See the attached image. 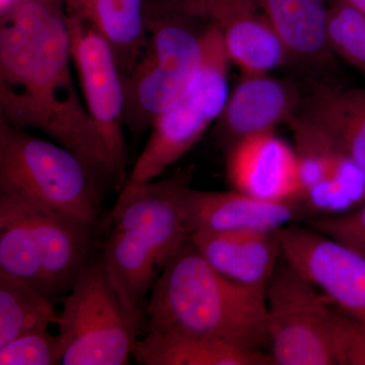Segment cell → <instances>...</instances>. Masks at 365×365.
<instances>
[{
  "label": "cell",
  "mask_w": 365,
  "mask_h": 365,
  "mask_svg": "<svg viewBox=\"0 0 365 365\" xmlns=\"http://www.w3.org/2000/svg\"><path fill=\"white\" fill-rule=\"evenodd\" d=\"M0 273L24 281L49 297L39 251L30 227L23 216L2 199H0Z\"/></svg>",
  "instance_id": "22"
},
{
  "label": "cell",
  "mask_w": 365,
  "mask_h": 365,
  "mask_svg": "<svg viewBox=\"0 0 365 365\" xmlns=\"http://www.w3.org/2000/svg\"><path fill=\"white\" fill-rule=\"evenodd\" d=\"M21 0H0V21L6 20L14 13Z\"/></svg>",
  "instance_id": "27"
},
{
  "label": "cell",
  "mask_w": 365,
  "mask_h": 365,
  "mask_svg": "<svg viewBox=\"0 0 365 365\" xmlns=\"http://www.w3.org/2000/svg\"><path fill=\"white\" fill-rule=\"evenodd\" d=\"M327 40L334 55L365 73V14L345 0H332L327 19Z\"/></svg>",
  "instance_id": "23"
},
{
  "label": "cell",
  "mask_w": 365,
  "mask_h": 365,
  "mask_svg": "<svg viewBox=\"0 0 365 365\" xmlns=\"http://www.w3.org/2000/svg\"><path fill=\"white\" fill-rule=\"evenodd\" d=\"M145 0H66L68 16L85 21L111 50L122 76L135 68L148 40Z\"/></svg>",
  "instance_id": "19"
},
{
  "label": "cell",
  "mask_w": 365,
  "mask_h": 365,
  "mask_svg": "<svg viewBox=\"0 0 365 365\" xmlns=\"http://www.w3.org/2000/svg\"><path fill=\"white\" fill-rule=\"evenodd\" d=\"M55 364H60L59 337L48 328L24 334L0 347V365Z\"/></svg>",
  "instance_id": "24"
},
{
  "label": "cell",
  "mask_w": 365,
  "mask_h": 365,
  "mask_svg": "<svg viewBox=\"0 0 365 365\" xmlns=\"http://www.w3.org/2000/svg\"><path fill=\"white\" fill-rule=\"evenodd\" d=\"M144 317L148 330L269 347L266 295L218 273L190 237L158 277Z\"/></svg>",
  "instance_id": "2"
},
{
  "label": "cell",
  "mask_w": 365,
  "mask_h": 365,
  "mask_svg": "<svg viewBox=\"0 0 365 365\" xmlns=\"http://www.w3.org/2000/svg\"><path fill=\"white\" fill-rule=\"evenodd\" d=\"M189 237L218 273L237 284L266 294L269 281L281 259L277 230L198 232Z\"/></svg>",
  "instance_id": "16"
},
{
  "label": "cell",
  "mask_w": 365,
  "mask_h": 365,
  "mask_svg": "<svg viewBox=\"0 0 365 365\" xmlns=\"http://www.w3.org/2000/svg\"><path fill=\"white\" fill-rule=\"evenodd\" d=\"M304 93L297 83L269 73L242 74L216 121L218 143L227 150L246 137L287 123L299 111Z\"/></svg>",
  "instance_id": "14"
},
{
  "label": "cell",
  "mask_w": 365,
  "mask_h": 365,
  "mask_svg": "<svg viewBox=\"0 0 365 365\" xmlns=\"http://www.w3.org/2000/svg\"><path fill=\"white\" fill-rule=\"evenodd\" d=\"M182 216L189 235L237 232H275L309 215L299 200L270 202L241 192L200 191L187 187Z\"/></svg>",
  "instance_id": "13"
},
{
  "label": "cell",
  "mask_w": 365,
  "mask_h": 365,
  "mask_svg": "<svg viewBox=\"0 0 365 365\" xmlns=\"http://www.w3.org/2000/svg\"><path fill=\"white\" fill-rule=\"evenodd\" d=\"M143 321L125 309L102 256H90L63 299L58 323L60 364H128Z\"/></svg>",
  "instance_id": "5"
},
{
  "label": "cell",
  "mask_w": 365,
  "mask_h": 365,
  "mask_svg": "<svg viewBox=\"0 0 365 365\" xmlns=\"http://www.w3.org/2000/svg\"><path fill=\"white\" fill-rule=\"evenodd\" d=\"M265 295L274 364H338L334 341L337 306L282 258Z\"/></svg>",
  "instance_id": "7"
},
{
  "label": "cell",
  "mask_w": 365,
  "mask_h": 365,
  "mask_svg": "<svg viewBox=\"0 0 365 365\" xmlns=\"http://www.w3.org/2000/svg\"><path fill=\"white\" fill-rule=\"evenodd\" d=\"M297 114L330 137L365 173V88L313 83Z\"/></svg>",
  "instance_id": "18"
},
{
  "label": "cell",
  "mask_w": 365,
  "mask_h": 365,
  "mask_svg": "<svg viewBox=\"0 0 365 365\" xmlns=\"http://www.w3.org/2000/svg\"><path fill=\"white\" fill-rule=\"evenodd\" d=\"M345 1L359 11L360 13L365 14V0H345Z\"/></svg>",
  "instance_id": "28"
},
{
  "label": "cell",
  "mask_w": 365,
  "mask_h": 365,
  "mask_svg": "<svg viewBox=\"0 0 365 365\" xmlns=\"http://www.w3.org/2000/svg\"><path fill=\"white\" fill-rule=\"evenodd\" d=\"M334 341L338 365H365V319L338 307Z\"/></svg>",
  "instance_id": "25"
},
{
  "label": "cell",
  "mask_w": 365,
  "mask_h": 365,
  "mask_svg": "<svg viewBox=\"0 0 365 365\" xmlns=\"http://www.w3.org/2000/svg\"><path fill=\"white\" fill-rule=\"evenodd\" d=\"M132 356L143 365H272L270 353L225 341L148 330Z\"/></svg>",
  "instance_id": "20"
},
{
  "label": "cell",
  "mask_w": 365,
  "mask_h": 365,
  "mask_svg": "<svg viewBox=\"0 0 365 365\" xmlns=\"http://www.w3.org/2000/svg\"><path fill=\"white\" fill-rule=\"evenodd\" d=\"M287 55L312 69L329 68L333 52L327 40L329 0H257Z\"/></svg>",
  "instance_id": "17"
},
{
  "label": "cell",
  "mask_w": 365,
  "mask_h": 365,
  "mask_svg": "<svg viewBox=\"0 0 365 365\" xmlns=\"http://www.w3.org/2000/svg\"><path fill=\"white\" fill-rule=\"evenodd\" d=\"M28 223L39 251L48 294L55 300L71 292L90 258L96 225L21 194L0 192Z\"/></svg>",
  "instance_id": "11"
},
{
  "label": "cell",
  "mask_w": 365,
  "mask_h": 365,
  "mask_svg": "<svg viewBox=\"0 0 365 365\" xmlns=\"http://www.w3.org/2000/svg\"><path fill=\"white\" fill-rule=\"evenodd\" d=\"M144 14L145 47L134 71L122 76L125 126L136 141L195 83L211 25L177 0H145Z\"/></svg>",
  "instance_id": "3"
},
{
  "label": "cell",
  "mask_w": 365,
  "mask_h": 365,
  "mask_svg": "<svg viewBox=\"0 0 365 365\" xmlns=\"http://www.w3.org/2000/svg\"><path fill=\"white\" fill-rule=\"evenodd\" d=\"M311 225L319 232L365 255V202L343 215L322 216L312 220Z\"/></svg>",
  "instance_id": "26"
},
{
  "label": "cell",
  "mask_w": 365,
  "mask_h": 365,
  "mask_svg": "<svg viewBox=\"0 0 365 365\" xmlns=\"http://www.w3.org/2000/svg\"><path fill=\"white\" fill-rule=\"evenodd\" d=\"M281 258L346 313L365 319V255L316 228L277 230Z\"/></svg>",
  "instance_id": "10"
},
{
  "label": "cell",
  "mask_w": 365,
  "mask_h": 365,
  "mask_svg": "<svg viewBox=\"0 0 365 365\" xmlns=\"http://www.w3.org/2000/svg\"><path fill=\"white\" fill-rule=\"evenodd\" d=\"M230 63L220 31L210 25L204 39L202 66L195 83L181 100L155 120L148 143L121 191L157 179L216 123L230 96Z\"/></svg>",
  "instance_id": "6"
},
{
  "label": "cell",
  "mask_w": 365,
  "mask_h": 365,
  "mask_svg": "<svg viewBox=\"0 0 365 365\" xmlns=\"http://www.w3.org/2000/svg\"><path fill=\"white\" fill-rule=\"evenodd\" d=\"M0 23V118L43 132L116 188L104 143L72 79L66 0H21Z\"/></svg>",
  "instance_id": "1"
},
{
  "label": "cell",
  "mask_w": 365,
  "mask_h": 365,
  "mask_svg": "<svg viewBox=\"0 0 365 365\" xmlns=\"http://www.w3.org/2000/svg\"><path fill=\"white\" fill-rule=\"evenodd\" d=\"M68 26L72 63L78 73L86 109L112 163L116 188L121 191L128 179L122 76L109 46L97 31L71 16Z\"/></svg>",
  "instance_id": "8"
},
{
  "label": "cell",
  "mask_w": 365,
  "mask_h": 365,
  "mask_svg": "<svg viewBox=\"0 0 365 365\" xmlns=\"http://www.w3.org/2000/svg\"><path fill=\"white\" fill-rule=\"evenodd\" d=\"M225 153L232 189L270 202L299 201V162L294 148L273 131L246 137Z\"/></svg>",
  "instance_id": "15"
},
{
  "label": "cell",
  "mask_w": 365,
  "mask_h": 365,
  "mask_svg": "<svg viewBox=\"0 0 365 365\" xmlns=\"http://www.w3.org/2000/svg\"><path fill=\"white\" fill-rule=\"evenodd\" d=\"M54 302L28 283L0 273V347L19 336L58 325Z\"/></svg>",
  "instance_id": "21"
},
{
  "label": "cell",
  "mask_w": 365,
  "mask_h": 365,
  "mask_svg": "<svg viewBox=\"0 0 365 365\" xmlns=\"http://www.w3.org/2000/svg\"><path fill=\"white\" fill-rule=\"evenodd\" d=\"M217 28L242 74L269 73L287 62L284 48L257 0H177Z\"/></svg>",
  "instance_id": "12"
},
{
  "label": "cell",
  "mask_w": 365,
  "mask_h": 365,
  "mask_svg": "<svg viewBox=\"0 0 365 365\" xmlns=\"http://www.w3.org/2000/svg\"><path fill=\"white\" fill-rule=\"evenodd\" d=\"M105 184L76 153L0 118V192L30 197L96 225Z\"/></svg>",
  "instance_id": "4"
},
{
  "label": "cell",
  "mask_w": 365,
  "mask_h": 365,
  "mask_svg": "<svg viewBox=\"0 0 365 365\" xmlns=\"http://www.w3.org/2000/svg\"><path fill=\"white\" fill-rule=\"evenodd\" d=\"M299 162V201L309 215H339L365 202V173L332 139L295 114L287 122Z\"/></svg>",
  "instance_id": "9"
}]
</instances>
